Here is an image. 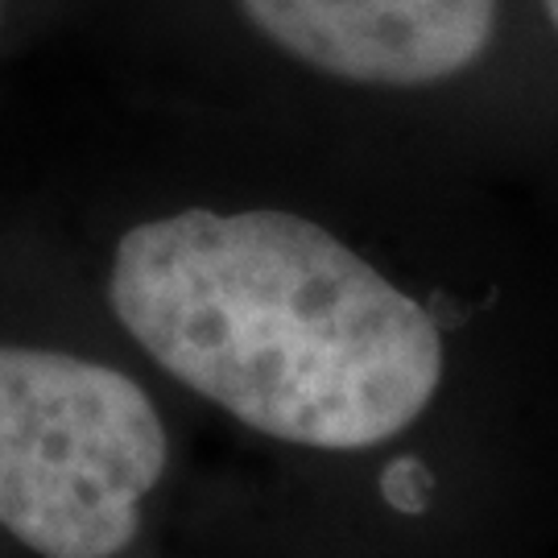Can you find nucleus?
Segmentation results:
<instances>
[{"label": "nucleus", "mask_w": 558, "mask_h": 558, "mask_svg": "<svg viewBox=\"0 0 558 558\" xmlns=\"http://www.w3.org/2000/svg\"><path fill=\"white\" fill-rule=\"evenodd\" d=\"M104 302L174 385L294 447H377L442 380L430 311L281 203H182L124 223Z\"/></svg>", "instance_id": "nucleus-1"}, {"label": "nucleus", "mask_w": 558, "mask_h": 558, "mask_svg": "<svg viewBox=\"0 0 558 558\" xmlns=\"http://www.w3.org/2000/svg\"><path fill=\"white\" fill-rule=\"evenodd\" d=\"M170 472V430L129 368L0 323V542L120 558Z\"/></svg>", "instance_id": "nucleus-2"}, {"label": "nucleus", "mask_w": 558, "mask_h": 558, "mask_svg": "<svg viewBox=\"0 0 558 558\" xmlns=\"http://www.w3.org/2000/svg\"><path fill=\"white\" fill-rule=\"evenodd\" d=\"M240 38L290 75L352 96H435L534 41L521 0H220Z\"/></svg>", "instance_id": "nucleus-3"}, {"label": "nucleus", "mask_w": 558, "mask_h": 558, "mask_svg": "<svg viewBox=\"0 0 558 558\" xmlns=\"http://www.w3.org/2000/svg\"><path fill=\"white\" fill-rule=\"evenodd\" d=\"M525 21H530V34L538 41H546L558 59V0H521Z\"/></svg>", "instance_id": "nucleus-4"}, {"label": "nucleus", "mask_w": 558, "mask_h": 558, "mask_svg": "<svg viewBox=\"0 0 558 558\" xmlns=\"http://www.w3.org/2000/svg\"><path fill=\"white\" fill-rule=\"evenodd\" d=\"M0 21H4V0H0Z\"/></svg>", "instance_id": "nucleus-5"}]
</instances>
